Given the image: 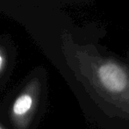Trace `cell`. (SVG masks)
<instances>
[{"mask_svg": "<svg viewBox=\"0 0 129 129\" xmlns=\"http://www.w3.org/2000/svg\"><path fill=\"white\" fill-rule=\"evenodd\" d=\"M98 88L92 90L93 100H101V106L117 107L124 111L129 107V74L119 63L106 61L100 63L96 70Z\"/></svg>", "mask_w": 129, "mask_h": 129, "instance_id": "cell-1", "label": "cell"}, {"mask_svg": "<svg viewBox=\"0 0 129 129\" xmlns=\"http://www.w3.org/2000/svg\"><path fill=\"white\" fill-rule=\"evenodd\" d=\"M33 104V99L27 94H23L17 99L13 105V112L18 116L24 115L26 112L30 110Z\"/></svg>", "mask_w": 129, "mask_h": 129, "instance_id": "cell-2", "label": "cell"}, {"mask_svg": "<svg viewBox=\"0 0 129 129\" xmlns=\"http://www.w3.org/2000/svg\"><path fill=\"white\" fill-rule=\"evenodd\" d=\"M3 63H4V59H3V56H2L1 53H0V70H1L2 67H3Z\"/></svg>", "mask_w": 129, "mask_h": 129, "instance_id": "cell-3", "label": "cell"}]
</instances>
